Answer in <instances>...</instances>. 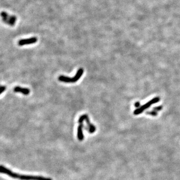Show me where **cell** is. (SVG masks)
<instances>
[{
	"label": "cell",
	"instance_id": "obj_1",
	"mask_svg": "<svg viewBox=\"0 0 180 180\" xmlns=\"http://www.w3.org/2000/svg\"><path fill=\"white\" fill-rule=\"evenodd\" d=\"M1 173L8 175L9 177L12 178L20 179L21 180H53L51 178H46L42 177V176L18 174L14 173V172L11 171L3 166H1Z\"/></svg>",
	"mask_w": 180,
	"mask_h": 180
},
{
	"label": "cell",
	"instance_id": "obj_2",
	"mask_svg": "<svg viewBox=\"0 0 180 180\" xmlns=\"http://www.w3.org/2000/svg\"><path fill=\"white\" fill-rule=\"evenodd\" d=\"M84 73V69L83 68H80L78 70L76 74L73 78H70L63 75L60 76L58 78L59 81L66 83H74L77 82L81 78L82 76Z\"/></svg>",
	"mask_w": 180,
	"mask_h": 180
},
{
	"label": "cell",
	"instance_id": "obj_3",
	"mask_svg": "<svg viewBox=\"0 0 180 180\" xmlns=\"http://www.w3.org/2000/svg\"><path fill=\"white\" fill-rule=\"evenodd\" d=\"M1 16L3 18V20L6 23L9 24L11 26H14L15 24V22L17 21V18L14 16H11V15L7 14L5 12H3L1 13Z\"/></svg>",
	"mask_w": 180,
	"mask_h": 180
},
{
	"label": "cell",
	"instance_id": "obj_4",
	"mask_svg": "<svg viewBox=\"0 0 180 180\" xmlns=\"http://www.w3.org/2000/svg\"><path fill=\"white\" fill-rule=\"evenodd\" d=\"M159 101V98H155L154 99H153V100H151L150 101H149L148 103H146L145 105H143V106H142L139 109H138L136 110L135 111H134V114L135 115H138L141 113H142L143 112V111L147 109L149 107H150L151 105H152L154 103H157Z\"/></svg>",
	"mask_w": 180,
	"mask_h": 180
},
{
	"label": "cell",
	"instance_id": "obj_5",
	"mask_svg": "<svg viewBox=\"0 0 180 180\" xmlns=\"http://www.w3.org/2000/svg\"><path fill=\"white\" fill-rule=\"evenodd\" d=\"M38 41V39L36 37H32L28 38V39H21L18 42V45L20 46H23L30 45L36 43Z\"/></svg>",
	"mask_w": 180,
	"mask_h": 180
},
{
	"label": "cell",
	"instance_id": "obj_6",
	"mask_svg": "<svg viewBox=\"0 0 180 180\" xmlns=\"http://www.w3.org/2000/svg\"><path fill=\"white\" fill-rule=\"evenodd\" d=\"M85 121H86V123L87 124L88 127H86V126L84 125V128L85 129V130H86L87 131H88V132H89L90 134L94 133L96 131V127L94 125H93L91 123L89 116H88L86 118V119Z\"/></svg>",
	"mask_w": 180,
	"mask_h": 180
},
{
	"label": "cell",
	"instance_id": "obj_7",
	"mask_svg": "<svg viewBox=\"0 0 180 180\" xmlns=\"http://www.w3.org/2000/svg\"><path fill=\"white\" fill-rule=\"evenodd\" d=\"M14 91L16 93H22L24 95H28L30 93V90L27 88H22L19 86L15 87L14 88Z\"/></svg>",
	"mask_w": 180,
	"mask_h": 180
},
{
	"label": "cell",
	"instance_id": "obj_8",
	"mask_svg": "<svg viewBox=\"0 0 180 180\" xmlns=\"http://www.w3.org/2000/svg\"><path fill=\"white\" fill-rule=\"evenodd\" d=\"M84 125L83 124V123H82V124H80L79 126V127H78L77 137H78V139L80 141H83L84 138V136L83 133V129L84 128Z\"/></svg>",
	"mask_w": 180,
	"mask_h": 180
},
{
	"label": "cell",
	"instance_id": "obj_9",
	"mask_svg": "<svg viewBox=\"0 0 180 180\" xmlns=\"http://www.w3.org/2000/svg\"><path fill=\"white\" fill-rule=\"evenodd\" d=\"M88 117V116L87 115V114H84L83 115H82L81 116H80L79 120H78V123L80 124H82L83 123V122L85 121L86 118Z\"/></svg>",
	"mask_w": 180,
	"mask_h": 180
},
{
	"label": "cell",
	"instance_id": "obj_10",
	"mask_svg": "<svg viewBox=\"0 0 180 180\" xmlns=\"http://www.w3.org/2000/svg\"><path fill=\"white\" fill-rule=\"evenodd\" d=\"M6 90V87L5 86H2L0 89V93L2 94Z\"/></svg>",
	"mask_w": 180,
	"mask_h": 180
}]
</instances>
